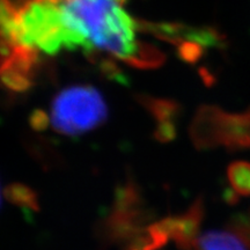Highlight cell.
<instances>
[{
  "label": "cell",
  "mask_w": 250,
  "mask_h": 250,
  "mask_svg": "<svg viewBox=\"0 0 250 250\" xmlns=\"http://www.w3.org/2000/svg\"><path fill=\"white\" fill-rule=\"evenodd\" d=\"M73 50L104 52L137 67L164 61L158 50L137 40L139 22L124 9L125 0H57Z\"/></svg>",
  "instance_id": "6da1fadb"
},
{
  "label": "cell",
  "mask_w": 250,
  "mask_h": 250,
  "mask_svg": "<svg viewBox=\"0 0 250 250\" xmlns=\"http://www.w3.org/2000/svg\"><path fill=\"white\" fill-rule=\"evenodd\" d=\"M108 108L101 93L89 85L66 87L54 99L50 123L65 136H79L107 120Z\"/></svg>",
  "instance_id": "7a4b0ae2"
},
{
  "label": "cell",
  "mask_w": 250,
  "mask_h": 250,
  "mask_svg": "<svg viewBox=\"0 0 250 250\" xmlns=\"http://www.w3.org/2000/svg\"><path fill=\"white\" fill-rule=\"evenodd\" d=\"M204 217V204L202 199L193 203L186 213L159 221L158 226L168 241H174L182 250H193L198 240L199 228Z\"/></svg>",
  "instance_id": "3957f363"
},
{
  "label": "cell",
  "mask_w": 250,
  "mask_h": 250,
  "mask_svg": "<svg viewBox=\"0 0 250 250\" xmlns=\"http://www.w3.org/2000/svg\"><path fill=\"white\" fill-rule=\"evenodd\" d=\"M193 250H250V248L235 232L227 228L203 234L197 240Z\"/></svg>",
  "instance_id": "277c9868"
},
{
  "label": "cell",
  "mask_w": 250,
  "mask_h": 250,
  "mask_svg": "<svg viewBox=\"0 0 250 250\" xmlns=\"http://www.w3.org/2000/svg\"><path fill=\"white\" fill-rule=\"evenodd\" d=\"M227 179L235 195L250 196V162H232L227 169Z\"/></svg>",
  "instance_id": "5b68a950"
},
{
  "label": "cell",
  "mask_w": 250,
  "mask_h": 250,
  "mask_svg": "<svg viewBox=\"0 0 250 250\" xmlns=\"http://www.w3.org/2000/svg\"><path fill=\"white\" fill-rule=\"evenodd\" d=\"M140 103L151 111V114L159 122L158 125L174 124L177 114V104L166 100H156L148 96H139Z\"/></svg>",
  "instance_id": "8992f818"
},
{
  "label": "cell",
  "mask_w": 250,
  "mask_h": 250,
  "mask_svg": "<svg viewBox=\"0 0 250 250\" xmlns=\"http://www.w3.org/2000/svg\"><path fill=\"white\" fill-rule=\"evenodd\" d=\"M4 196L9 203L14 205L34 211H37V208H39V202H37V195L35 191H33L29 187L24 186V184H9L5 188Z\"/></svg>",
  "instance_id": "52a82bcc"
},
{
  "label": "cell",
  "mask_w": 250,
  "mask_h": 250,
  "mask_svg": "<svg viewBox=\"0 0 250 250\" xmlns=\"http://www.w3.org/2000/svg\"><path fill=\"white\" fill-rule=\"evenodd\" d=\"M227 228L235 232L250 248V210L234 215Z\"/></svg>",
  "instance_id": "ba28073f"
},
{
  "label": "cell",
  "mask_w": 250,
  "mask_h": 250,
  "mask_svg": "<svg viewBox=\"0 0 250 250\" xmlns=\"http://www.w3.org/2000/svg\"><path fill=\"white\" fill-rule=\"evenodd\" d=\"M30 124L36 130L44 129L48 124V116L42 111H35L30 117Z\"/></svg>",
  "instance_id": "9c48e42d"
}]
</instances>
